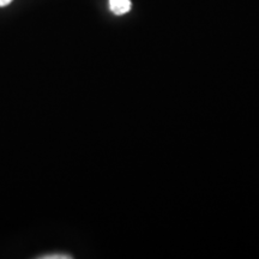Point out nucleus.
Wrapping results in <instances>:
<instances>
[{"label": "nucleus", "instance_id": "nucleus-1", "mask_svg": "<svg viewBox=\"0 0 259 259\" xmlns=\"http://www.w3.org/2000/svg\"><path fill=\"white\" fill-rule=\"evenodd\" d=\"M109 9L116 16L125 15L131 10V0H109Z\"/></svg>", "mask_w": 259, "mask_h": 259}, {"label": "nucleus", "instance_id": "nucleus-2", "mask_svg": "<svg viewBox=\"0 0 259 259\" xmlns=\"http://www.w3.org/2000/svg\"><path fill=\"white\" fill-rule=\"evenodd\" d=\"M42 259H71L72 257L69 254H64V253H54V254H47V255H42L40 257Z\"/></svg>", "mask_w": 259, "mask_h": 259}, {"label": "nucleus", "instance_id": "nucleus-3", "mask_svg": "<svg viewBox=\"0 0 259 259\" xmlns=\"http://www.w3.org/2000/svg\"><path fill=\"white\" fill-rule=\"evenodd\" d=\"M10 3H12V0H0V8L9 5Z\"/></svg>", "mask_w": 259, "mask_h": 259}]
</instances>
